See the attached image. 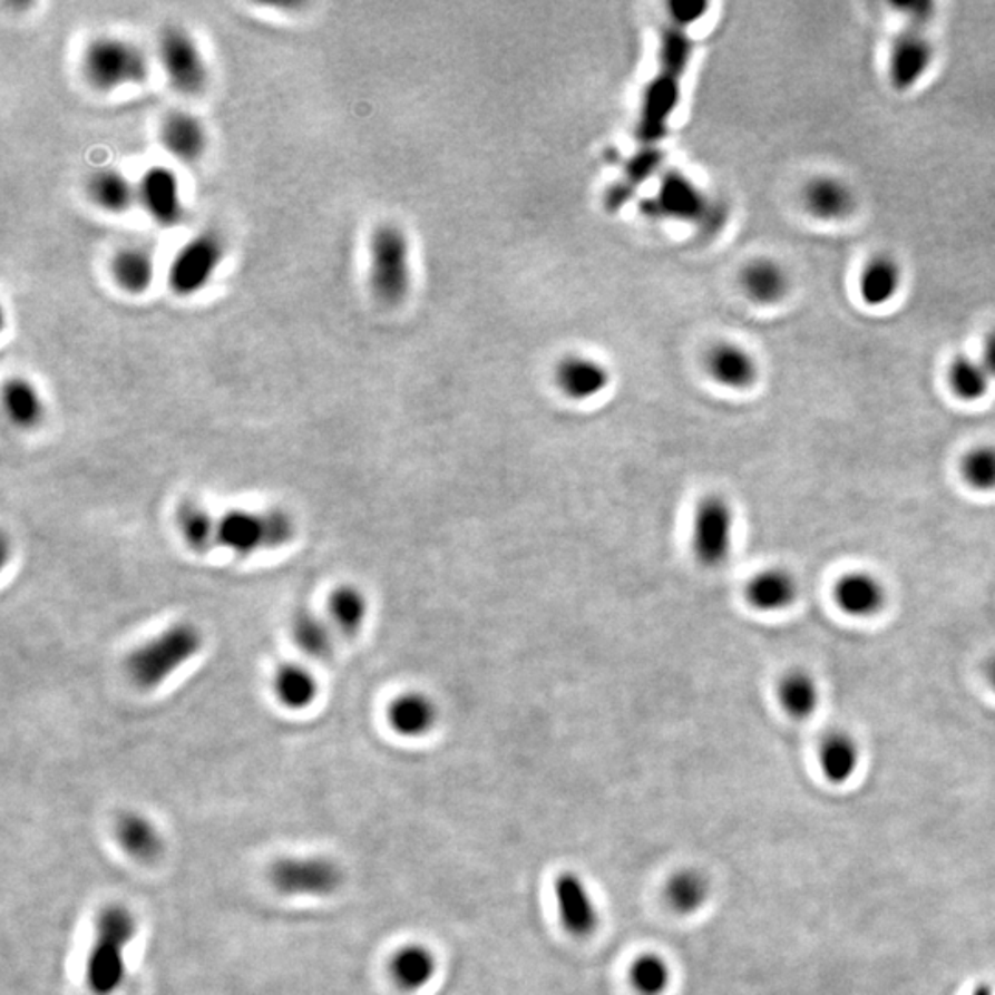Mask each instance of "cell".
Instances as JSON below:
<instances>
[{
	"label": "cell",
	"mask_w": 995,
	"mask_h": 995,
	"mask_svg": "<svg viewBox=\"0 0 995 995\" xmlns=\"http://www.w3.org/2000/svg\"><path fill=\"white\" fill-rule=\"evenodd\" d=\"M81 75L96 91L111 92L140 86L149 78V59L143 47L120 36H96L81 52Z\"/></svg>",
	"instance_id": "obj_2"
},
{
	"label": "cell",
	"mask_w": 995,
	"mask_h": 995,
	"mask_svg": "<svg viewBox=\"0 0 995 995\" xmlns=\"http://www.w3.org/2000/svg\"><path fill=\"white\" fill-rule=\"evenodd\" d=\"M681 76L661 69L647 87L638 124V137L644 143H655L664 137L667 120L681 98Z\"/></svg>",
	"instance_id": "obj_15"
},
{
	"label": "cell",
	"mask_w": 995,
	"mask_h": 995,
	"mask_svg": "<svg viewBox=\"0 0 995 995\" xmlns=\"http://www.w3.org/2000/svg\"><path fill=\"white\" fill-rule=\"evenodd\" d=\"M628 979L640 995H662L670 986L671 969L661 955L645 953L634 960Z\"/></svg>",
	"instance_id": "obj_38"
},
{
	"label": "cell",
	"mask_w": 995,
	"mask_h": 995,
	"mask_svg": "<svg viewBox=\"0 0 995 995\" xmlns=\"http://www.w3.org/2000/svg\"><path fill=\"white\" fill-rule=\"evenodd\" d=\"M86 188L92 205L107 214L128 213L137 202V185L115 168L92 172Z\"/></svg>",
	"instance_id": "obj_26"
},
{
	"label": "cell",
	"mask_w": 995,
	"mask_h": 995,
	"mask_svg": "<svg viewBox=\"0 0 995 995\" xmlns=\"http://www.w3.org/2000/svg\"><path fill=\"white\" fill-rule=\"evenodd\" d=\"M273 692L287 710H304L314 703L320 686L304 665L284 664L273 676Z\"/></svg>",
	"instance_id": "obj_28"
},
{
	"label": "cell",
	"mask_w": 995,
	"mask_h": 995,
	"mask_svg": "<svg viewBox=\"0 0 995 995\" xmlns=\"http://www.w3.org/2000/svg\"><path fill=\"white\" fill-rule=\"evenodd\" d=\"M554 895L566 931L575 938L591 937L599 926V910L585 881L574 872L560 874L555 879Z\"/></svg>",
	"instance_id": "obj_13"
},
{
	"label": "cell",
	"mask_w": 995,
	"mask_h": 995,
	"mask_svg": "<svg viewBox=\"0 0 995 995\" xmlns=\"http://www.w3.org/2000/svg\"><path fill=\"white\" fill-rule=\"evenodd\" d=\"M659 160H661V154L653 148L645 149L642 154L636 155V157L631 160V165H628V179H631L634 185L644 182L645 177L651 176V174L655 172L656 166H659Z\"/></svg>",
	"instance_id": "obj_39"
},
{
	"label": "cell",
	"mask_w": 995,
	"mask_h": 995,
	"mask_svg": "<svg viewBox=\"0 0 995 995\" xmlns=\"http://www.w3.org/2000/svg\"><path fill=\"white\" fill-rule=\"evenodd\" d=\"M800 581L797 575L783 566H769L760 569L747 581L745 594L749 607L758 613H786L799 602Z\"/></svg>",
	"instance_id": "obj_14"
},
{
	"label": "cell",
	"mask_w": 995,
	"mask_h": 995,
	"mask_svg": "<svg viewBox=\"0 0 995 995\" xmlns=\"http://www.w3.org/2000/svg\"><path fill=\"white\" fill-rule=\"evenodd\" d=\"M709 4L706 2H693V0H675L671 2V16L675 19V27L684 28L703 17Z\"/></svg>",
	"instance_id": "obj_40"
},
{
	"label": "cell",
	"mask_w": 995,
	"mask_h": 995,
	"mask_svg": "<svg viewBox=\"0 0 995 995\" xmlns=\"http://www.w3.org/2000/svg\"><path fill=\"white\" fill-rule=\"evenodd\" d=\"M741 287L747 297L763 306L782 303L791 290V279L786 267L772 258L749 262L741 272Z\"/></svg>",
	"instance_id": "obj_23"
},
{
	"label": "cell",
	"mask_w": 995,
	"mask_h": 995,
	"mask_svg": "<svg viewBox=\"0 0 995 995\" xmlns=\"http://www.w3.org/2000/svg\"><path fill=\"white\" fill-rule=\"evenodd\" d=\"M388 721L397 734L417 740L436 729L439 709L427 693L404 692L389 704Z\"/></svg>",
	"instance_id": "obj_20"
},
{
	"label": "cell",
	"mask_w": 995,
	"mask_h": 995,
	"mask_svg": "<svg viewBox=\"0 0 995 995\" xmlns=\"http://www.w3.org/2000/svg\"><path fill=\"white\" fill-rule=\"evenodd\" d=\"M802 203L814 220L842 222L856 213L857 194L842 177L814 176L802 188Z\"/></svg>",
	"instance_id": "obj_16"
},
{
	"label": "cell",
	"mask_w": 995,
	"mask_h": 995,
	"mask_svg": "<svg viewBox=\"0 0 995 995\" xmlns=\"http://www.w3.org/2000/svg\"><path fill=\"white\" fill-rule=\"evenodd\" d=\"M935 47L920 28H909L896 38L889 53V80L896 91L905 92L920 84L931 69Z\"/></svg>",
	"instance_id": "obj_11"
},
{
	"label": "cell",
	"mask_w": 995,
	"mask_h": 995,
	"mask_svg": "<svg viewBox=\"0 0 995 995\" xmlns=\"http://www.w3.org/2000/svg\"><path fill=\"white\" fill-rule=\"evenodd\" d=\"M272 879L284 895L325 896L340 887V870L326 859H284Z\"/></svg>",
	"instance_id": "obj_12"
},
{
	"label": "cell",
	"mask_w": 995,
	"mask_h": 995,
	"mask_svg": "<svg viewBox=\"0 0 995 995\" xmlns=\"http://www.w3.org/2000/svg\"><path fill=\"white\" fill-rule=\"evenodd\" d=\"M992 377L985 363L972 357H957L949 363L948 383L953 394L963 402L985 399L992 388Z\"/></svg>",
	"instance_id": "obj_34"
},
{
	"label": "cell",
	"mask_w": 995,
	"mask_h": 995,
	"mask_svg": "<svg viewBox=\"0 0 995 995\" xmlns=\"http://www.w3.org/2000/svg\"><path fill=\"white\" fill-rule=\"evenodd\" d=\"M738 533V517L729 498L704 496L693 513L692 554L706 569L723 568L732 557Z\"/></svg>",
	"instance_id": "obj_6"
},
{
	"label": "cell",
	"mask_w": 995,
	"mask_h": 995,
	"mask_svg": "<svg viewBox=\"0 0 995 995\" xmlns=\"http://www.w3.org/2000/svg\"><path fill=\"white\" fill-rule=\"evenodd\" d=\"M861 761V749L852 734L836 730L825 735L819 747L820 771L833 786H845L856 777Z\"/></svg>",
	"instance_id": "obj_24"
},
{
	"label": "cell",
	"mask_w": 995,
	"mask_h": 995,
	"mask_svg": "<svg viewBox=\"0 0 995 995\" xmlns=\"http://www.w3.org/2000/svg\"><path fill=\"white\" fill-rule=\"evenodd\" d=\"M113 283L124 293L143 295L155 279V261L143 245H126L115 251L109 261Z\"/></svg>",
	"instance_id": "obj_25"
},
{
	"label": "cell",
	"mask_w": 995,
	"mask_h": 995,
	"mask_svg": "<svg viewBox=\"0 0 995 995\" xmlns=\"http://www.w3.org/2000/svg\"><path fill=\"white\" fill-rule=\"evenodd\" d=\"M436 969V957L425 946H406L391 960V977L402 991H421L433 979Z\"/></svg>",
	"instance_id": "obj_30"
},
{
	"label": "cell",
	"mask_w": 995,
	"mask_h": 995,
	"mask_svg": "<svg viewBox=\"0 0 995 995\" xmlns=\"http://www.w3.org/2000/svg\"><path fill=\"white\" fill-rule=\"evenodd\" d=\"M833 602L845 616L867 622L879 616L889 603V588L870 569H850L839 575L833 585Z\"/></svg>",
	"instance_id": "obj_9"
},
{
	"label": "cell",
	"mask_w": 995,
	"mask_h": 995,
	"mask_svg": "<svg viewBox=\"0 0 995 995\" xmlns=\"http://www.w3.org/2000/svg\"><path fill=\"white\" fill-rule=\"evenodd\" d=\"M177 529L183 540L196 554H207L218 546V518L196 501H185L176 513Z\"/></svg>",
	"instance_id": "obj_29"
},
{
	"label": "cell",
	"mask_w": 995,
	"mask_h": 995,
	"mask_svg": "<svg viewBox=\"0 0 995 995\" xmlns=\"http://www.w3.org/2000/svg\"><path fill=\"white\" fill-rule=\"evenodd\" d=\"M203 636L192 623H176L155 638L135 647L126 659V671L140 690H154L202 650Z\"/></svg>",
	"instance_id": "obj_1"
},
{
	"label": "cell",
	"mask_w": 995,
	"mask_h": 995,
	"mask_svg": "<svg viewBox=\"0 0 995 995\" xmlns=\"http://www.w3.org/2000/svg\"><path fill=\"white\" fill-rule=\"evenodd\" d=\"M985 676L986 682H988V686H991L992 690H994L995 692V655L991 656V661L986 662Z\"/></svg>",
	"instance_id": "obj_42"
},
{
	"label": "cell",
	"mask_w": 995,
	"mask_h": 995,
	"mask_svg": "<svg viewBox=\"0 0 995 995\" xmlns=\"http://www.w3.org/2000/svg\"><path fill=\"white\" fill-rule=\"evenodd\" d=\"M981 354H983L981 362L985 363V368L988 369V373L995 380V331L986 335Z\"/></svg>",
	"instance_id": "obj_41"
},
{
	"label": "cell",
	"mask_w": 995,
	"mask_h": 995,
	"mask_svg": "<svg viewBox=\"0 0 995 995\" xmlns=\"http://www.w3.org/2000/svg\"><path fill=\"white\" fill-rule=\"evenodd\" d=\"M369 286L380 303L399 304L410 293V242L404 231L382 224L369 242Z\"/></svg>",
	"instance_id": "obj_4"
},
{
	"label": "cell",
	"mask_w": 995,
	"mask_h": 995,
	"mask_svg": "<svg viewBox=\"0 0 995 995\" xmlns=\"http://www.w3.org/2000/svg\"><path fill=\"white\" fill-rule=\"evenodd\" d=\"M710 898V884L699 870H682L667 881L665 900L679 915H693L703 909Z\"/></svg>",
	"instance_id": "obj_33"
},
{
	"label": "cell",
	"mask_w": 995,
	"mask_h": 995,
	"mask_svg": "<svg viewBox=\"0 0 995 995\" xmlns=\"http://www.w3.org/2000/svg\"><path fill=\"white\" fill-rule=\"evenodd\" d=\"M2 406L6 417L19 430L39 427L45 417V402L38 388L22 377L6 380L2 389Z\"/></svg>",
	"instance_id": "obj_27"
},
{
	"label": "cell",
	"mask_w": 995,
	"mask_h": 995,
	"mask_svg": "<svg viewBox=\"0 0 995 995\" xmlns=\"http://www.w3.org/2000/svg\"><path fill=\"white\" fill-rule=\"evenodd\" d=\"M225 258V242L216 231H202L172 256L166 281L177 297H194L213 281Z\"/></svg>",
	"instance_id": "obj_7"
},
{
	"label": "cell",
	"mask_w": 995,
	"mask_h": 995,
	"mask_svg": "<svg viewBox=\"0 0 995 995\" xmlns=\"http://www.w3.org/2000/svg\"><path fill=\"white\" fill-rule=\"evenodd\" d=\"M706 373L721 388L745 391L757 386L760 365L745 347L732 341H721L706 354Z\"/></svg>",
	"instance_id": "obj_17"
},
{
	"label": "cell",
	"mask_w": 995,
	"mask_h": 995,
	"mask_svg": "<svg viewBox=\"0 0 995 995\" xmlns=\"http://www.w3.org/2000/svg\"><path fill=\"white\" fill-rule=\"evenodd\" d=\"M135 935L134 916L123 907H109L96 924V938L87 958V985L95 995H111L126 977L124 952Z\"/></svg>",
	"instance_id": "obj_3"
},
{
	"label": "cell",
	"mask_w": 995,
	"mask_h": 995,
	"mask_svg": "<svg viewBox=\"0 0 995 995\" xmlns=\"http://www.w3.org/2000/svg\"><path fill=\"white\" fill-rule=\"evenodd\" d=\"M159 139L163 148L183 163H194L207 149V129L188 111H172L163 118Z\"/></svg>",
	"instance_id": "obj_19"
},
{
	"label": "cell",
	"mask_w": 995,
	"mask_h": 995,
	"mask_svg": "<svg viewBox=\"0 0 995 995\" xmlns=\"http://www.w3.org/2000/svg\"><path fill=\"white\" fill-rule=\"evenodd\" d=\"M293 537L295 521L279 509H233L218 518V546L233 554L251 555L262 549L283 548Z\"/></svg>",
	"instance_id": "obj_5"
},
{
	"label": "cell",
	"mask_w": 995,
	"mask_h": 995,
	"mask_svg": "<svg viewBox=\"0 0 995 995\" xmlns=\"http://www.w3.org/2000/svg\"><path fill=\"white\" fill-rule=\"evenodd\" d=\"M554 377L560 393L577 402L596 399L611 383V374L603 363L579 354L563 358L555 365Z\"/></svg>",
	"instance_id": "obj_18"
},
{
	"label": "cell",
	"mask_w": 995,
	"mask_h": 995,
	"mask_svg": "<svg viewBox=\"0 0 995 995\" xmlns=\"http://www.w3.org/2000/svg\"><path fill=\"white\" fill-rule=\"evenodd\" d=\"M904 284V270L895 256L876 255L859 273V295L862 303L872 309L889 304Z\"/></svg>",
	"instance_id": "obj_22"
},
{
	"label": "cell",
	"mask_w": 995,
	"mask_h": 995,
	"mask_svg": "<svg viewBox=\"0 0 995 995\" xmlns=\"http://www.w3.org/2000/svg\"><path fill=\"white\" fill-rule=\"evenodd\" d=\"M137 202L155 224L174 227L183 222L185 203L182 196V183L176 172L168 166H149L137 183Z\"/></svg>",
	"instance_id": "obj_10"
},
{
	"label": "cell",
	"mask_w": 995,
	"mask_h": 995,
	"mask_svg": "<svg viewBox=\"0 0 995 995\" xmlns=\"http://www.w3.org/2000/svg\"><path fill=\"white\" fill-rule=\"evenodd\" d=\"M118 842L137 859H154L160 852V837L149 820L140 814H124L117 825Z\"/></svg>",
	"instance_id": "obj_36"
},
{
	"label": "cell",
	"mask_w": 995,
	"mask_h": 995,
	"mask_svg": "<svg viewBox=\"0 0 995 995\" xmlns=\"http://www.w3.org/2000/svg\"><path fill=\"white\" fill-rule=\"evenodd\" d=\"M972 995H994V991H992V986L988 985H977L972 992Z\"/></svg>",
	"instance_id": "obj_43"
},
{
	"label": "cell",
	"mask_w": 995,
	"mask_h": 995,
	"mask_svg": "<svg viewBox=\"0 0 995 995\" xmlns=\"http://www.w3.org/2000/svg\"><path fill=\"white\" fill-rule=\"evenodd\" d=\"M960 478L977 492H995V445H975L960 459Z\"/></svg>",
	"instance_id": "obj_37"
},
{
	"label": "cell",
	"mask_w": 995,
	"mask_h": 995,
	"mask_svg": "<svg viewBox=\"0 0 995 995\" xmlns=\"http://www.w3.org/2000/svg\"><path fill=\"white\" fill-rule=\"evenodd\" d=\"M709 203L686 177L670 174L661 187L659 208L679 218H703Z\"/></svg>",
	"instance_id": "obj_32"
},
{
	"label": "cell",
	"mask_w": 995,
	"mask_h": 995,
	"mask_svg": "<svg viewBox=\"0 0 995 995\" xmlns=\"http://www.w3.org/2000/svg\"><path fill=\"white\" fill-rule=\"evenodd\" d=\"M157 59L174 91L196 96L208 84V67L202 48L187 28L179 25L163 28L157 39Z\"/></svg>",
	"instance_id": "obj_8"
},
{
	"label": "cell",
	"mask_w": 995,
	"mask_h": 995,
	"mask_svg": "<svg viewBox=\"0 0 995 995\" xmlns=\"http://www.w3.org/2000/svg\"><path fill=\"white\" fill-rule=\"evenodd\" d=\"M368 614V597L358 586H338L329 597V617L338 633L354 636L363 627Z\"/></svg>",
	"instance_id": "obj_31"
},
{
	"label": "cell",
	"mask_w": 995,
	"mask_h": 995,
	"mask_svg": "<svg viewBox=\"0 0 995 995\" xmlns=\"http://www.w3.org/2000/svg\"><path fill=\"white\" fill-rule=\"evenodd\" d=\"M778 703L780 709L788 713L794 721H806L813 718L820 706L822 690L819 681L811 671L804 667H793L786 671L777 686Z\"/></svg>",
	"instance_id": "obj_21"
},
{
	"label": "cell",
	"mask_w": 995,
	"mask_h": 995,
	"mask_svg": "<svg viewBox=\"0 0 995 995\" xmlns=\"http://www.w3.org/2000/svg\"><path fill=\"white\" fill-rule=\"evenodd\" d=\"M292 638L304 655L329 659L334 651L332 627L318 614L303 611L292 620Z\"/></svg>",
	"instance_id": "obj_35"
}]
</instances>
